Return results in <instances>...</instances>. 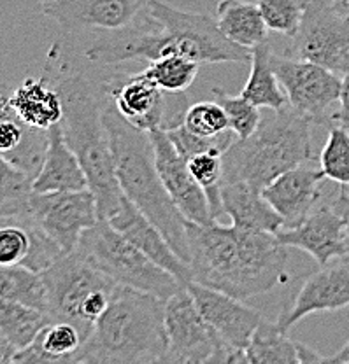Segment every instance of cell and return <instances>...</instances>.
<instances>
[{"label": "cell", "mask_w": 349, "mask_h": 364, "mask_svg": "<svg viewBox=\"0 0 349 364\" xmlns=\"http://www.w3.org/2000/svg\"><path fill=\"white\" fill-rule=\"evenodd\" d=\"M85 338V331L74 322L51 318L28 347L14 354L13 363L78 364Z\"/></svg>", "instance_id": "cell-24"}, {"label": "cell", "mask_w": 349, "mask_h": 364, "mask_svg": "<svg viewBox=\"0 0 349 364\" xmlns=\"http://www.w3.org/2000/svg\"><path fill=\"white\" fill-rule=\"evenodd\" d=\"M193 280L234 298L248 299L284 282L288 252L276 233L239 226L187 225Z\"/></svg>", "instance_id": "cell-2"}, {"label": "cell", "mask_w": 349, "mask_h": 364, "mask_svg": "<svg viewBox=\"0 0 349 364\" xmlns=\"http://www.w3.org/2000/svg\"><path fill=\"white\" fill-rule=\"evenodd\" d=\"M88 188V179L81 163L63 136L62 124L48 130V146L44 161L32 181L33 193L79 191Z\"/></svg>", "instance_id": "cell-23"}, {"label": "cell", "mask_w": 349, "mask_h": 364, "mask_svg": "<svg viewBox=\"0 0 349 364\" xmlns=\"http://www.w3.org/2000/svg\"><path fill=\"white\" fill-rule=\"evenodd\" d=\"M115 109L134 128L142 132L169 130L183 123L187 112L184 93L158 88L142 70L137 74H116L100 85Z\"/></svg>", "instance_id": "cell-10"}, {"label": "cell", "mask_w": 349, "mask_h": 364, "mask_svg": "<svg viewBox=\"0 0 349 364\" xmlns=\"http://www.w3.org/2000/svg\"><path fill=\"white\" fill-rule=\"evenodd\" d=\"M165 352V301L120 284L108 310L85 338L78 363H163Z\"/></svg>", "instance_id": "cell-4"}, {"label": "cell", "mask_w": 349, "mask_h": 364, "mask_svg": "<svg viewBox=\"0 0 349 364\" xmlns=\"http://www.w3.org/2000/svg\"><path fill=\"white\" fill-rule=\"evenodd\" d=\"M313 124L291 105L274 111L249 139L234 140L223 153V182L264 189L286 170L313 161Z\"/></svg>", "instance_id": "cell-6"}, {"label": "cell", "mask_w": 349, "mask_h": 364, "mask_svg": "<svg viewBox=\"0 0 349 364\" xmlns=\"http://www.w3.org/2000/svg\"><path fill=\"white\" fill-rule=\"evenodd\" d=\"M223 149H209L193 154L188 158V168L195 181L199 182L207 193L211 203L212 218L218 221L223 212L222 205V182H223Z\"/></svg>", "instance_id": "cell-34"}, {"label": "cell", "mask_w": 349, "mask_h": 364, "mask_svg": "<svg viewBox=\"0 0 349 364\" xmlns=\"http://www.w3.org/2000/svg\"><path fill=\"white\" fill-rule=\"evenodd\" d=\"M0 298L48 314V289L43 273L21 264L0 267Z\"/></svg>", "instance_id": "cell-31"}, {"label": "cell", "mask_w": 349, "mask_h": 364, "mask_svg": "<svg viewBox=\"0 0 349 364\" xmlns=\"http://www.w3.org/2000/svg\"><path fill=\"white\" fill-rule=\"evenodd\" d=\"M11 91L0 86V156L30 177H36L44 161L48 130L26 124L9 104Z\"/></svg>", "instance_id": "cell-22"}, {"label": "cell", "mask_w": 349, "mask_h": 364, "mask_svg": "<svg viewBox=\"0 0 349 364\" xmlns=\"http://www.w3.org/2000/svg\"><path fill=\"white\" fill-rule=\"evenodd\" d=\"M150 135L160 179L181 214L197 225L214 223L216 219L212 218L207 193L192 176L188 161L177 153L169 135L163 130H153L150 132Z\"/></svg>", "instance_id": "cell-15"}, {"label": "cell", "mask_w": 349, "mask_h": 364, "mask_svg": "<svg viewBox=\"0 0 349 364\" xmlns=\"http://www.w3.org/2000/svg\"><path fill=\"white\" fill-rule=\"evenodd\" d=\"M212 97L225 109L226 117H229L230 132L239 140L249 139L258 130L261 123L260 107L251 104L248 98H244L242 95L234 97V95H229L226 91L219 88H212Z\"/></svg>", "instance_id": "cell-37"}, {"label": "cell", "mask_w": 349, "mask_h": 364, "mask_svg": "<svg viewBox=\"0 0 349 364\" xmlns=\"http://www.w3.org/2000/svg\"><path fill=\"white\" fill-rule=\"evenodd\" d=\"M272 58H274V53L267 41L253 48L251 72H249V77L241 95L256 107L281 111V109L288 107L290 102H288L286 91L283 90L278 74H276Z\"/></svg>", "instance_id": "cell-29"}, {"label": "cell", "mask_w": 349, "mask_h": 364, "mask_svg": "<svg viewBox=\"0 0 349 364\" xmlns=\"http://www.w3.org/2000/svg\"><path fill=\"white\" fill-rule=\"evenodd\" d=\"M320 170L325 179L337 186H349V130L343 124L330 128L320 153Z\"/></svg>", "instance_id": "cell-35"}, {"label": "cell", "mask_w": 349, "mask_h": 364, "mask_svg": "<svg viewBox=\"0 0 349 364\" xmlns=\"http://www.w3.org/2000/svg\"><path fill=\"white\" fill-rule=\"evenodd\" d=\"M222 205L234 226L269 233H278L284 226L283 218L264 198L261 189L246 182H223Z\"/></svg>", "instance_id": "cell-25"}, {"label": "cell", "mask_w": 349, "mask_h": 364, "mask_svg": "<svg viewBox=\"0 0 349 364\" xmlns=\"http://www.w3.org/2000/svg\"><path fill=\"white\" fill-rule=\"evenodd\" d=\"M108 221L123 237H127L135 247L142 250L150 259H153L163 270L172 273L184 286H187L189 280H193L189 264L184 259H181L179 254L169 244L165 235L127 196H123L118 210Z\"/></svg>", "instance_id": "cell-20"}, {"label": "cell", "mask_w": 349, "mask_h": 364, "mask_svg": "<svg viewBox=\"0 0 349 364\" xmlns=\"http://www.w3.org/2000/svg\"><path fill=\"white\" fill-rule=\"evenodd\" d=\"M286 56L307 60L335 74L349 72V20L332 4L313 0L301 28L290 37Z\"/></svg>", "instance_id": "cell-11"}, {"label": "cell", "mask_w": 349, "mask_h": 364, "mask_svg": "<svg viewBox=\"0 0 349 364\" xmlns=\"http://www.w3.org/2000/svg\"><path fill=\"white\" fill-rule=\"evenodd\" d=\"M187 289L192 294L199 312L225 340V343L237 350H246L253 333L264 318L261 314L253 306L242 303V299L211 289L195 280H189Z\"/></svg>", "instance_id": "cell-18"}, {"label": "cell", "mask_w": 349, "mask_h": 364, "mask_svg": "<svg viewBox=\"0 0 349 364\" xmlns=\"http://www.w3.org/2000/svg\"><path fill=\"white\" fill-rule=\"evenodd\" d=\"M214 18L223 36L242 48L253 49L267 41L269 26L258 4L248 0H219Z\"/></svg>", "instance_id": "cell-28"}, {"label": "cell", "mask_w": 349, "mask_h": 364, "mask_svg": "<svg viewBox=\"0 0 349 364\" xmlns=\"http://www.w3.org/2000/svg\"><path fill=\"white\" fill-rule=\"evenodd\" d=\"M32 181L28 173L0 156V218L28 212Z\"/></svg>", "instance_id": "cell-33"}, {"label": "cell", "mask_w": 349, "mask_h": 364, "mask_svg": "<svg viewBox=\"0 0 349 364\" xmlns=\"http://www.w3.org/2000/svg\"><path fill=\"white\" fill-rule=\"evenodd\" d=\"M41 4H43V6H49V4H55V2H58V0H39Z\"/></svg>", "instance_id": "cell-45"}, {"label": "cell", "mask_w": 349, "mask_h": 364, "mask_svg": "<svg viewBox=\"0 0 349 364\" xmlns=\"http://www.w3.org/2000/svg\"><path fill=\"white\" fill-rule=\"evenodd\" d=\"M48 289V316L74 322L88 336L120 284L75 247L41 272Z\"/></svg>", "instance_id": "cell-7"}, {"label": "cell", "mask_w": 349, "mask_h": 364, "mask_svg": "<svg viewBox=\"0 0 349 364\" xmlns=\"http://www.w3.org/2000/svg\"><path fill=\"white\" fill-rule=\"evenodd\" d=\"M9 104L26 124L37 130H49L63 117L62 97L46 74L26 77L11 91Z\"/></svg>", "instance_id": "cell-26"}, {"label": "cell", "mask_w": 349, "mask_h": 364, "mask_svg": "<svg viewBox=\"0 0 349 364\" xmlns=\"http://www.w3.org/2000/svg\"><path fill=\"white\" fill-rule=\"evenodd\" d=\"M246 355L249 364H309L316 361L318 352L290 338L288 331L281 328L278 321L261 318L246 348Z\"/></svg>", "instance_id": "cell-27"}, {"label": "cell", "mask_w": 349, "mask_h": 364, "mask_svg": "<svg viewBox=\"0 0 349 364\" xmlns=\"http://www.w3.org/2000/svg\"><path fill=\"white\" fill-rule=\"evenodd\" d=\"M326 202L330 203L333 212L343 219L349 235V186H339V191H337L332 198L326 200Z\"/></svg>", "instance_id": "cell-40"}, {"label": "cell", "mask_w": 349, "mask_h": 364, "mask_svg": "<svg viewBox=\"0 0 349 364\" xmlns=\"http://www.w3.org/2000/svg\"><path fill=\"white\" fill-rule=\"evenodd\" d=\"M49 321L51 317L41 310L0 298V333L16 352L28 347Z\"/></svg>", "instance_id": "cell-30"}, {"label": "cell", "mask_w": 349, "mask_h": 364, "mask_svg": "<svg viewBox=\"0 0 349 364\" xmlns=\"http://www.w3.org/2000/svg\"><path fill=\"white\" fill-rule=\"evenodd\" d=\"M151 0H58L43 6L66 32L104 30L121 32L137 26L147 16Z\"/></svg>", "instance_id": "cell-14"}, {"label": "cell", "mask_w": 349, "mask_h": 364, "mask_svg": "<svg viewBox=\"0 0 349 364\" xmlns=\"http://www.w3.org/2000/svg\"><path fill=\"white\" fill-rule=\"evenodd\" d=\"M328 363H339V364L349 363V340L346 341V345L340 348L339 354L333 355V358H328Z\"/></svg>", "instance_id": "cell-44"}, {"label": "cell", "mask_w": 349, "mask_h": 364, "mask_svg": "<svg viewBox=\"0 0 349 364\" xmlns=\"http://www.w3.org/2000/svg\"><path fill=\"white\" fill-rule=\"evenodd\" d=\"M14 354H16V348L6 340V336L0 333V364L2 363H13Z\"/></svg>", "instance_id": "cell-42"}, {"label": "cell", "mask_w": 349, "mask_h": 364, "mask_svg": "<svg viewBox=\"0 0 349 364\" xmlns=\"http://www.w3.org/2000/svg\"><path fill=\"white\" fill-rule=\"evenodd\" d=\"M184 127L200 136H218L229 132V117L216 100H204L189 105L184 112Z\"/></svg>", "instance_id": "cell-38"}, {"label": "cell", "mask_w": 349, "mask_h": 364, "mask_svg": "<svg viewBox=\"0 0 349 364\" xmlns=\"http://www.w3.org/2000/svg\"><path fill=\"white\" fill-rule=\"evenodd\" d=\"M332 119L349 128V72L344 74L343 88H340L339 97V109L332 114Z\"/></svg>", "instance_id": "cell-41"}, {"label": "cell", "mask_w": 349, "mask_h": 364, "mask_svg": "<svg viewBox=\"0 0 349 364\" xmlns=\"http://www.w3.org/2000/svg\"><path fill=\"white\" fill-rule=\"evenodd\" d=\"M333 9L340 14V16L348 18L349 20V0H330Z\"/></svg>", "instance_id": "cell-43"}, {"label": "cell", "mask_w": 349, "mask_h": 364, "mask_svg": "<svg viewBox=\"0 0 349 364\" xmlns=\"http://www.w3.org/2000/svg\"><path fill=\"white\" fill-rule=\"evenodd\" d=\"M167 352L163 363L172 364H246V350H237L202 317L192 294L177 291L165 301Z\"/></svg>", "instance_id": "cell-9"}, {"label": "cell", "mask_w": 349, "mask_h": 364, "mask_svg": "<svg viewBox=\"0 0 349 364\" xmlns=\"http://www.w3.org/2000/svg\"><path fill=\"white\" fill-rule=\"evenodd\" d=\"M104 123L111 139L116 177L123 195L165 235L181 259L189 264L188 219L172 202L160 179L150 132L128 124L105 95Z\"/></svg>", "instance_id": "cell-5"}, {"label": "cell", "mask_w": 349, "mask_h": 364, "mask_svg": "<svg viewBox=\"0 0 349 364\" xmlns=\"http://www.w3.org/2000/svg\"><path fill=\"white\" fill-rule=\"evenodd\" d=\"M349 306V256L330 261L311 273L293 303L281 312L278 324L290 331L303 317L316 312H333Z\"/></svg>", "instance_id": "cell-17"}, {"label": "cell", "mask_w": 349, "mask_h": 364, "mask_svg": "<svg viewBox=\"0 0 349 364\" xmlns=\"http://www.w3.org/2000/svg\"><path fill=\"white\" fill-rule=\"evenodd\" d=\"M167 135H169L170 142L174 144V147L177 149V153L181 154L184 159L192 158L193 154L202 153V151H209V149H229L230 144L234 142L232 140V132H225V134L218 135V136H200L195 135L193 132H189L184 123H179L177 127L169 128V130H163Z\"/></svg>", "instance_id": "cell-39"}, {"label": "cell", "mask_w": 349, "mask_h": 364, "mask_svg": "<svg viewBox=\"0 0 349 364\" xmlns=\"http://www.w3.org/2000/svg\"><path fill=\"white\" fill-rule=\"evenodd\" d=\"M78 247L105 275L121 286L155 294L163 301L184 287L172 273L158 267L116 228H113L108 219H100L97 225L86 230Z\"/></svg>", "instance_id": "cell-8"}, {"label": "cell", "mask_w": 349, "mask_h": 364, "mask_svg": "<svg viewBox=\"0 0 349 364\" xmlns=\"http://www.w3.org/2000/svg\"><path fill=\"white\" fill-rule=\"evenodd\" d=\"M179 55L202 63H248L253 49L226 39L214 16L176 9L163 0H151L137 26L98 37L85 49V58L98 65Z\"/></svg>", "instance_id": "cell-1"}, {"label": "cell", "mask_w": 349, "mask_h": 364, "mask_svg": "<svg viewBox=\"0 0 349 364\" xmlns=\"http://www.w3.org/2000/svg\"><path fill=\"white\" fill-rule=\"evenodd\" d=\"M28 214L63 249L72 252L83 233L100 221L92 189L56 193H32Z\"/></svg>", "instance_id": "cell-12"}, {"label": "cell", "mask_w": 349, "mask_h": 364, "mask_svg": "<svg viewBox=\"0 0 349 364\" xmlns=\"http://www.w3.org/2000/svg\"><path fill=\"white\" fill-rule=\"evenodd\" d=\"M63 254V249L30 218L28 212L0 218V267L21 264L44 272Z\"/></svg>", "instance_id": "cell-19"}, {"label": "cell", "mask_w": 349, "mask_h": 364, "mask_svg": "<svg viewBox=\"0 0 349 364\" xmlns=\"http://www.w3.org/2000/svg\"><path fill=\"white\" fill-rule=\"evenodd\" d=\"M272 63L291 107L316 124L323 123L326 111L339 102L343 79L318 63L291 56L274 55Z\"/></svg>", "instance_id": "cell-13"}, {"label": "cell", "mask_w": 349, "mask_h": 364, "mask_svg": "<svg viewBox=\"0 0 349 364\" xmlns=\"http://www.w3.org/2000/svg\"><path fill=\"white\" fill-rule=\"evenodd\" d=\"M200 63L187 56L169 55L153 60L144 68V74L167 93H184L195 82Z\"/></svg>", "instance_id": "cell-32"}, {"label": "cell", "mask_w": 349, "mask_h": 364, "mask_svg": "<svg viewBox=\"0 0 349 364\" xmlns=\"http://www.w3.org/2000/svg\"><path fill=\"white\" fill-rule=\"evenodd\" d=\"M44 74L62 97L63 117L60 124L63 136L85 170L100 219H109L125 195L118 182L115 153L104 123L102 88L95 86L83 72L72 70L58 44L49 51Z\"/></svg>", "instance_id": "cell-3"}, {"label": "cell", "mask_w": 349, "mask_h": 364, "mask_svg": "<svg viewBox=\"0 0 349 364\" xmlns=\"http://www.w3.org/2000/svg\"><path fill=\"white\" fill-rule=\"evenodd\" d=\"M256 4L269 30L283 33L290 39L301 28L313 0H256Z\"/></svg>", "instance_id": "cell-36"}, {"label": "cell", "mask_w": 349, "mask_h": 364, "mask_svg": "<svg viewBox=\"0 0 349 364\" xmlns=\"http://www.w3.org/2000/svg\"><path fill=\"white\" fill-rule=\"evenodd\" d=\"M276 238L284 247H293L309 254L320 267L330 261L349 256V235L343 219L330 203L321 202L297 226H283Z\"/></svg>", "instance_id": "cell-16"}, {"label": "cell", "mask_w": 349, "mask_h": 364, "mask_svg": "<svg viewBox=\"0 0 349 364\" xmlns=\"http://www.w3.org/2000/svg\"><path fill=\"white\" fill-rule=\"evenodd\" d=\"M325 176L320 168L295 166L261 189V195L283 218L284 226H297L323 198Z\"/></svg>", "instance_id": "cell-21"}]
</instances>
